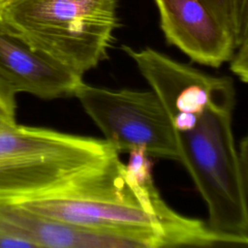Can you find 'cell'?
Instances as JSON below:
<instances>
[{"instance_id":"obj_1","label":"cell","mask_w":248,"mask_h":248,"mask_svg":"<svg viewBox=\"0 0 248 248\" xmlns=\"http://www.w3.org/2000/svg\"><path fill=\"white\" fill-rule=\"evenodd\" d=\"M118 155L50 194L17 203L58 221L135 235L147 248L237 246L203 221L171 209L156 188L152 172L131 174Z\"/></svg>"},{"instance_id":"obj_2","label":"cell","mask_w":248,"mask_h":248,"mask_svg":"<svg viewBox=\"0 0 248 248\" xmlns=\"http://www.w3.org/2000/svg\"><path fill=\"white\" fill-rule=\"evenodd\" d=\"M235 92L224 77L195 123L175 133L179 160L202 200L208 227L215 232L248 244L247 140L236 148L232 131Z\"/></svg>"},{"instance_id":"obj_3","label":"cell","mask_w":248,"mask_h":248,"mask_svg":"<svg viewBox=\"0 0 248 248\" xmlns=\"http://www.w3.org/2000/svg\"><path fill=\"white\" fill-rule=\"evenodd\" d=\"M117 0H0V24L35 51L83 75L108 56Z\"/></svg>"},{"instance_id":"obj_4","label":"cell","mask_w":248,"mask_h":248,"mask_svg":"<svg viewBox=\"0 0 248 248\" xmlns=\"http://www.w3.org/2000/svg\"><path fill=\"white\" fill-rule=\"evenodd\" d=\"M118 154L105 140L42 127L0 130V202L50 194Z\"/></svg>"},{"instance_id":"obj_5","label":"cell","mask_w":248,"mask_h":248,"mask_svg":"<svg viewBox=\"0 0 248 248\" xmlns=\"http://www.w3.org/2000/svg\"><path fill=\"white\" fill-rule=\"evenodd\" d=\"M75 97L118 154L142 149L150 157L179 160L170 116L153 90H115L82 82Z\"/></svg>"},{"instance_id":"obj_6","label":"cell","mask_w":248,"mask_h":248,"mask_svg":"<svg viewBox=\"0 0 248 248\" xmlns=\"http://www.w3.org/2000/svg\"><path fill=\"white\" fill-rule=\"evenodd\" d=\"M167 42L191 60L218 68L236 49L234 37L203 0H154Z\"/></svg>"},{"instance_id":"obj_7","label":"cell","mask_w":248,"mask_h":248,"mask_svg":"<svg viewBox=\"0 0 248 248\" xmlns=\"http://www.w3.org/2000/svg\"><path fill=\"white\" fill-rule=\"evenodd\" d=\"M0 77L16 91L52 100L75 97L82 76L35 51L0 24Z\"/></svg>"},{"instance_id":"obj_8","label":"cell","mask_w":248,"mask_h":248,"mask_svg":"<svg viewBox=\"0 0 248 248\" xmlns=\"http://www.w3.org/2000/svg\"><path fill=\"white\" fill-rule=\"evenodd\" d=\"M0 219L29 248H96L102 239L95 229L40 215L17 202H0Z\"/></svg>"},{"instance_id":"obj_9","label":"cell","mask_w":248,"mask_h":248,"mask_svg":"<svg viewBox=\"0 0 248 248\" xmlns=\"http://www.w3.org/2000/svg\"><path fill=\"white\" fill-rule=\"evenodd\" d=\"M16 91L0 77V130L16 125Z\"/></svg>"},{"instance_id":"obj_10","label":"cell","mask_w":248,"mask_h":248,"mask_svg":"<svg viewBox=\"0 0 248 248\" xmlns=\"http://www.w3.org/2000/svg\"><path fill=\"white\" fill-rule=\"evenodd\" d=\"M236 48L248 42V0H231Z\"/></svg>"},{"instance_id":"obj_11","label":"cell","mask_w":248,"mask_h":248,"mask_svg":"<svg viewBox=\"0 0 248 248\" xmlns=\"http://www.w3.org/2000/svg\"><path fill=\"white\" fill-rule=\"evenodd\" d=\"M207 6L213 11L218 19L232 33L234 40V28L232 19V11L231 0H203ZM236 44V42H235Z\"/></svg>"},{"instance_id":"obj_12","label":"cell","mask_w":248,"mask_h":248,"mask_svg":"<svg viewBox=\"0 0 248 248\" xmlns=\"http://www.w3.org/2000/svg\"><path fill=\"white\" fill-rule=\"evenodd\" d=\"M7 247H28V244L24 241L16 237L2 223L0 219V248H7Z\"/></svg>"}]
</instances>
